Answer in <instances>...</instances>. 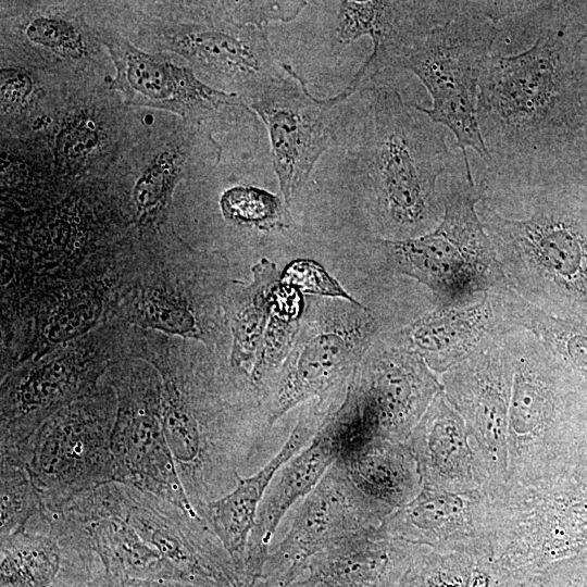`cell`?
Here are the masks:
<instances>
[{"mask_svg": "<svg viewBox=\"0 0 587 587\" xmlns=\"http://www.w3.org/2000/svg\"><path fill=\"white\" fill-rule=\"evenodd\" d=\"M132 358L161 377V420L192 507L227 495L284 444L273 440L264 400L249 373L204 345L130 326Z\"/></svg>", "mask_w": 587, "mask_h": 587, "instance_id": "obj_1", "label": "cell"}, {"mask_svg": "<svg viewBox=\"0 0 587 587\" xmlns=\"http://www.w3.org/2000/svg\"><path fill=\"white\" fill-rule=\"evenodd\" d=\"M569 27L559 2L522 1L504 18L479 79L477 121L495 176L521 174L574 130Z\"/></svg>", "mask_w": 587, "mask_h": 587, "instance_id": "obj_2", "label": "cell"}, {"mask_svg": "<svg viewBox=\"0 0 587 587\" xmlns=\"http://www.w3.org/2000/svg\"><path fill=\"white\" fill-rule=\"evenodd\" d=\"M474 180L508 287L549 315L587 322V191L541 173Z\"/></svg>", "mask_w": 587, "mask_h": 587, "instance_id": "obj_3", "label": "cell"}, {"mask_svg": "<svg viewBox=\"0 0 587 587\" xmlns=\"http://www.w3.org/2000/svg\"><path fill=\"white\" fill-rule=\"evenodd\" d=\"M364 91L367 111L349 148L371 226L388 240L428 234L444 216L440 183L463 154L453 153L446 128L408 104L396 87Z\"/></svg>", "mask_w": 587, "mask_h": 587, "instance_id": "obj_4", "label": "cell"}, {"mask_svg": "<svg viewBox=\"0 0 587 587\" xmlns=\"http://www.w3.org/2000/svg\"><path fill=\"white\" fill-rule=\"evenodd\" d=\"M513 375L508 411L509 484L533 485L572 475L587 384L530 332L504 336Z\"/></svg>", "mask_w": 587, "mask_h": 587, "instance_id": "obj_5", "label": "cell"}, {"mask_svg": "<svg viewBox=\"0 0 587 587\" xmlns=\"http://www.w3.org/2000/svg\"><path fill=\"white\" fill-rule=\"evenodd\" d=\"M142 264V247H117L80 274L34 288L3 307L0 377L114 319Z\"/></svg>", "mask_w": 587, "mask_h": 587, "instance_id": "obj_6", "label": "cell"}, {"mask_svg": "<svg viewBox=\"0 0 587 587\" xmlns=\"http://www.w3.org/2000/svg\"><path fill=\"white\" fill-rule=\"evenodd\" d=\"M142 251L141 274L116 316L133 327L198 341L229 358L224 302L232 278L226 257L178 239L148 243Z\"/></svg>", "mask_w": 587, "mask_h": 587, "instance_id": "obj_7", "label": "cell"}, {"mask_svg": "<svg viewBox=\"0 0 587 587\" xmlns=\"http://www.w3.org/2000/svg\"><path fill=\"white\" fill-rule=\"evenodd\" d=\"M513 1H467L450 22L435 28L401 59L396 71L413 73L429 92L433 107H412L448 128L465 160L466 148L490 163L478 121L479 79L499 35V22Z\"/></svg>", "mask_w": 587, "mask_h": 587, "instance_id": "obj_8", "label": "cell"}, {"mask_svg": "<svg viewBox=\"0 0 587 587\" xmlns=\"http://www.w3.org/2000/svg\"><path fill=\"white\" fill-rule=\"evenodd\" d=\"M442 199L444 216L433 232L402 240L376 238L374 248L387 270L422 285L437 307H461L508 283L477 214L475 187L452 183Z\"/></svg>", "mask_w": 587, "mask_h": 587, "instance_id": "obj_9", "label": "cell"}, {"mask_svg": "<svg viewBox=\"0 0 587 587\" xmlns=\"http://www.w3.org/2000/svg\"><path fill=\"white\" fill-rule=\"evenodd\" d=\"M304 301L292 348L262 392L273 425L313 399L341 403L365 351L390 332L385 317L363 303L316 296Z\"/></svg>", "mask_w": 587, "mask_h": 587, "instance_id": "obj_10", "label": "cell"}, {"mask_svg": "<svg viewBox=\"0 0 587 587\" xmlns=\"http://www.w3.org/2000/svg\"><path fill=\"white\" fill-rule=\"evenodd\" d=\"M129 327L115 316L1 378L0 458L16 454L52 414L95 391L113 363L130 357Z\"/></svg>", "mask_w": 587, "mask_h": 587, "instance_id": "obj_11", "label": "cell"}, {"mask_svg": "<svg viewBox=\"0 0 587 587\" xmlns=\"http://www.w3.org/2000/svg\"><path fill=\"white\" fill-rule=\"evenodd\" d=\"M116 396L104 382L91 394L52 414L10 458L28 470L45 513L74 497L115 482L111 438Z\"/></svg>", "mask_w": 587, "mask_h": 587, "instance_id": "obj_12", "label": "cell"}, {"mask_svg": "<svg viewBox=\"0 0 587 587\" xmlns=\"http://www.w3.org/2000/svg\"><path fill=\"white\" fill-rule=\"evenodd\" d=\"M587 550V487L572 475L495 498L491 560L502 578L537 575Z\"/></svg>", "mask_w": 587, "mask_h": 587, "instance_id": "obj_13", "label": "cell"}, {"mask_svg": "<svg viewBox=\"0 0 587 587\" xmlns=\"http://www.w3.org/2000/svg\"><path fill=\"white\" fill-rule=\"evenodd\" d=\"M286 72L265 79L242 95V100L267 128L273 168L282 199L290 205L315 163L332 148L349 146L359 120L350 117L345 89L319 99L304 79L285 63Z\"/></svg>", "mask_w": 587, "mask_h": 587, "instance_id": "obj_14", "label": "cell"}, {"mask_svg": "<svg viewBox=\"0 0 587 587\" xmlns=\"http://www.w3.org/2000/svg\"><path fill=\"white\" fill-rule=\"evenodd\" d=\"M102 382L116 396L111 438L115 482L153 494L199 515L179 478L161 420V377L137 358L116 361Z\"/></svg>", "mask_w": 587, "mask_h": 587, "instance_id": "obj_15", "label": "cell"}, {"mask_svg": "<svg viewBox=\"0 0 587 587\" xmlns=\"http://www.w3.org/2000/svg\"><path fill=\"white\" fill-rule=\"evenodd\" d=\"M392 332L372 342L346 394L372 438L405 442L442 386L423 358Z\"/></svg>", "mask_w": 587, "mask_h": 587, "instance_id": "obj_16", "label": "cell"}, {"mask_svg": "<svg viewBox=\"0 0 587 587\" xmlns=\"http://www.w3.org/2000/svg\"><path fill=\"white\" fill-rule=\"evenodd\" d=\"M388 515L352 484L336 461L301 499L261 576L290 586L314 554L351 535L377 529Z\"/></svg>", "mask_w": 587, "mask_h": 587, "instance_id": "obj_17", "label": "cell"}, {"mask_svg": "<svg viewBox=\"0 0 587 587\" xmlns=\"http://www.w3.org/2000/svg\"><path fill=\"white\" fill-rule=\"evenodd\" d=\"M504 336L439 375L446 398L471 435L495 498L505 492L509 484L508 411L513 366Z\"/></svg>", "mask_w": 587, "mask_h": 587, "instance_id": "obj_18", "label": "cell"}, {"mask_svg": "<svg viewBox=\"0 0 587 587\" xmlns=\"http://www.w3.org/2000/svg\"><path fill=\"white\" fill-rule=\"evenodd\" d=\"M467 1H317L332 13L330 42L337 54L367 36L373 50L346 90L353 96L363 79L397 68L410 50L435 28L450 22Z\"/></svg>", "mask_w": 587, "mask_h": 587, "instance_id": "obj_19", "label": "cell"}, {"mask_svg": "<svg viewBox=\"0 0 587 587\" xmlns=\"http://www.w3.org/2000/svg\"><path fill=\"white\" fill-rule=\"evenodd\" d=\"M115 484L125 519L180 580L202 587L239 586L228 552L200 515L153 494Z\"/></svg>", "mask_w": 587, "mask_h": 587, "instance_id": "obj_20", "label": "cell"}, {"mask_svg": "<svg viewBox=\"0 0 587 587\" xmlns=\"http://www.w3.org/2000/svg\"><path fill=\"white\" fill-rule=\"evenodd\" d=\"M115 66L111 87L121 91L129 105L166 110L193 121L213 117L243 105L236 92L212 88L188 67L150 54L117 34H99Z\"/></svg>", "mask_w": 587, "mask_h": 587, "instance_id": "obj_21", "label": "cell"}, {"mask_svg": "<svg viewBox=\"0 0 587 587\" xmlns=\"http://www.w3.org/2000/svg\"><path fill=\"white\" fill-rule=\"evenodd\" d=\"M494 507L495 497L487 490L450 492L422 487L377 532L440 553L491 555Z\"/></svg>", "mask_w": 587, "mask_h": 587, "instance_id": "obj_22", "label": "cell"}, {"mask_svg": "<svg viewBox=\"0 0 587 587\" xmlns=\"http://www.w3.org/2000/svg\"><path fill=\"white\" fill-rule=\"evenodd\" d=\"M508 288L491 289L466 305L436 307L392 333L439 376L517 328L510 320Z\"/></svg>", "mask_w": 587, "mask_h": 587, "instance_id": "obj_23", "label": "cell"}, {"mask_svg": "<svg viewBox=\"0 0 587 587\" xmlns=\"http://www.w3.org/2000/svg\"><path fill=\"white\" fill-rule=\"evenodd\" d=\"M57 514L97 555L105 573L180 580L175 569L125 519L115 482L77 495Z\"/></svg>", "mask_w": 587, "mask_h": 587, "instance_id": "obj_24", "label": "cell"}, {"mask_svg": "<svg viewBox=\"0 0 587 587\" xmlns=\"http://www.w3.org/2000/svg\"><path fill=\"white\" fill-rule=\"evenodd\" d=\"M0 547V587H89L104 572L97 555L50 513L1 538Z\"/></svg>", "mask_w": 587, "mask_h": 587, "instance_id": "obj_25", "label": "cell"}, {"mask_svg": "<svg viewBox=\"0 0 587 587\" xmlns=\"http://www.w3.org/2000/svg\"><path fill=\"white\" fill-rule=\"evenodd\" d=\"M214 13L171 37V49L197 67L228 79L242 95L286 72L265 27L238 24L220 9Z\"/></svg>", "mask_w": 587, "mask_h": 587, "instance_id": "obj_26", "label": "cell"}, {"mask_svg": "<svg viewBox=\"0 0 587 587\" xmlns=\"http://www.w3.org/2000/svg\"><path fill=\"white\" fill-rule=\"evenodd\" d=\"M335 408L332 402L319 399L303 403L280 450L261 469L238 478L236 486L227 495L208 503L200 513L228 552L239 585L245 570L249 536L270 483L289 459L311 442Z\"/></svg>", "mask_w": 587, "mask_h": 587, "instance_id": "obj_27", "label": "cell"}, {"mask_svg": "<svg viewBox=\"0 0 587 587\" xmlns=\"http://www.w3.org/2000/svg\"><path fill=\"white\" fill-rule=\"evenodd\" d=\"M430 549L382 535H351L314 554L289 587H398Z\"/></svg>", "mask_w": 587, "mask_h": 587, "instance_id": "obj_28", "label": "cell"}, {"mask_svg": "<svg viewBox=\"0 0 587 587\" xmlns=\"http://www.w3.org/2000/svg\"><path fill=\"white\" fill-rule=\"evenodd\" d=\"M408 444L415 457L423 488L490 492L486 470L465 423L442 390L413 429Z\"/></svg>", "mask_w": 587, "mask_h": 587, "instance_id": "obj_29", "label": "cell"}, {"mask_svg": "<svg viewBox=\"0 0 587 587\" xmlns=\"http://www.w3.org/2000/svg\"><path fill=\"white\" fill-rule=\"evenodd\" d=\"M338 458L334 444L319 430L307 447L277 471L257 511L239 587L250 586L261 577L279 523L290 508L319 484Z\"/></svg>", "mask_w": 587, "mask_h": 587, "instance_id": "obj_30", "label": "cell"}, {"mask_svg": "<svg viewBox=\"0 0 587 587\" xmlns=\"http://www.w3.org/2000/svg\"><path fill=\"white\" fill-rule=\"evenodd\" d=\"M337 461L352 484L389 515L412 501L422 488L408 441L374 439Z\"/></svg>", "mask_w": 587, "mask_h": 587, "instance_id": "obj_31", "label": "cell"}, {"mask_svg": "<svg viewBox=\"0 0 587 587\" xmlns=\"http://www.w3.org/2000/svg\"><path fill=\"white\" fill-rule=\"evenodd\" d=\"M252 280L232 279L225 296V313L232 335L229 361L249 373L266 329L271 295L280 273L274 262L262 258L251 267Z\"/></svg>", "mask_w": 587, "mask_h": 587, "instance_id": "obj_32", "label": "cell"}, {"mask_svg": "<svg viewBox=\"0 0 587 587\" xmlns=\"http://www.w3.org/2000/svg\"><path fill=\"white\" fill-rule=\"evenodd\" d=\"M511 322L534 334L571 373L587 384V322L549 315L508 290Z\"/></svg>", "mask_w": 587, "mask_h": 587, "instance_id": "obj_33", "label": "cell"}, {"mask_svg": "<svg viewBox=\"0 0 587 587\" xmlns=\"http://www.w3.org/2000/svg\"><path fill=\"white\" fill-rule=\"evenodd\" d=\"M304 304L303 294L289 285L279 282L272 291L266 329L250 372L251 380L261 395L292 348Z\"/></svg>", "mask_w": 587, "mask_h": 587, "instance_id": "obj_34", "label": "cell"}, {"mask_svg": "<svg viewBox=\"0 0 587 587\" xmlns=\"http://www.w3.org/2000/svg\"><path fill=\"white\" fill-rule=\"evenodd\" d=\"M197 139L183 148L160 153L137 180L132 199L141 226H149L162 215L172 191L183 175L186 161H214L213 157H195Z\"/></svg>", "mask_w": 587, "mask_h": 587, "instance_id": "obj_35", "label": "cell"}, {"mask_svg": "<svg viewBox=\"0 0 587 587\" xmlns=\"http://www.w3.org/2000/svg\"><path fill=\"white\" fill-rule=\"evenodd\" d=\"M220 208L227 221L266 233L285 232L292 222L283 199L254 186L227 189L221 196Z\"/></svg>", "mask_w": 587, "mask_h": 587, "instance_id": "obj_36", "label": "cell"}, {"mask_svg": "<svg viewBox=\"0 0 587 587\" xmlns=\"http://www.w3.org/2000/svg\"><path fill=\"white\" fill-rule=\"evenodd\" d=\"M0 538L23 529L45 513L43 503L25 465L0 460Z\"/></svg>", "mask_w": 587, "mask_h": 587, "instance_id": "obj_37", "label": "cell"}, {"mask_svg": "<svg viewBox=\"0 0 587 587\" xmlns=\"http://www.w3.org/2000/svg\"><path fill=\"white\" fill-rule=\"evenodd\" d=\"M476 555L428 550L414 561L398 587H471Z\"/></svg>", "mask_w": 587, "mask_h": 587, "instance_id": "obj_38", "label": "cell"}, {"mask_svg": "<svg viewBox=\"0 0 587 587\" xmlns=\"http://www.w3.org/2000/svg\"><path fill=\"white\" fill-rule=\"evenodd\" d=\"M279 280L303 295L338 298L355 304L361 303L349 295L321 264L310 259H296L288 263L280 273Z\"/></svg>", "mask_w": 587, "mask_h": 587, "instance_id": "obj_39", "label": "cell"}, {"mask_svg": "<svg viewBox=\"0 0 587 587\" xmlns=\"http://www.w3.org/2000/svg\"><path fill=\"white\" fill-rule=\"evenodd\" d=\"M309 1H240L223 2L225 15L241 25L265 27L272 22H290L305 8Z\"/></svg>", "mask_w": 587, "mask_h": 587, "instance_id": "obj_40", "label": "cell"}, {"mask_svg": "<svg viewBox=\"0 0 587 587\" xmlns=\"http://www.w3.org/2000/svg\"><path fill=\"white\" fill-rule=\"evenodd\" d=\"M28 39L63 57L79 58L86 46L79 29L71 22L52 17H38L26 27Z\"/></svg>", "mask_w": 587, "mask_h": 587, "instance_id": "obj_41", "label": "cell"}, {"mask_svg": "<svg viewBox=\"0 0 587 587\" xmlns=\"http://www.w3.org/2000/svg\"><path fill=\"white\" fill-rule=\"evenodd\" d=\"M547 587H587V550L539 573Z\"/></svg>", "mask_w": 587, "mask_h": 587, "instance_id": "obj_42", "label": "cell"}, {"mask_svg": "<svg viewBox=\"0 0 587 587\" xmlns=\"http://www.w3.org/2000/svg\"><path fill=\"white\" fill-rule=\"evenodd\" d=\"M32 79L28 73L17 68L1 71V107L13 109L26 100L32 90Z\"/></svg>", "mask_w": 587, "mask_h": 587, "instance_id": "obj_43", "label": "cell"}, {"mask_svg": "<svg viewBox=\"0 0 587 587\" xmlns=\"http://www.w3.org/2000/svg\"><path fill=\"white\" fill-rule=\"evenodd\" d=\"M89 587H202L187 582L174 579H141L121 577L100 573L95 577Z\"/></svg>", "mask_w": 587, "mask_h": 587, "instance_id": "obj_44", "label": "cell"}, {"mask_svg": "<svg viewBox=\"0 0 587 587\" xmlns=\"http://www.w3.org/2000/svg\"><path fill=\"white\" fill-rule=\"evenodd\" d=\"M572 476L579 484L587 487V407L580 422L576 440Z\"/></svg>", "mask_w": 587, "mask_h": 587, "instance_id": "obj_45", "label": "cell"}, {"mask_svg": "<svg viewBox=\"0 0 587 587\" xmlns=\"http://www.w3.org/2000/svg\"><path fill=\"white\" fill-rule=\"evenodd\" d=\"M496 587H547L540 576L530 575L523 578H502Z\"/></svg>", "mask_w": 587, "mask_h": 587, "instance_id": "obj_46", "label": "cell"}, {"mask_svg": "<svg viewBox=\"0 0 587 587\" xmlns=\"http://www.w3.org/2000/svg\"><path fill=\"white\" fill-rule=\"evenodd\" d=\"M248 587H289L286 584L261 576Z\"/></svg>", "mask_w": 587, "mask_h": 587, "instance_id": "obj_47", "label": "cell"}]
</instances>
